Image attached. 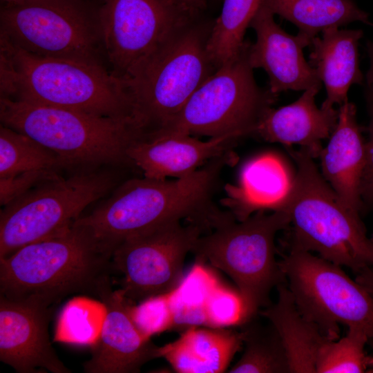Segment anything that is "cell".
<instances>
[{
	"label": "cell",
	"instance_id": "obj_1",
	"mask_svg": "<svg viewBox=\"0 0 373 373\" xmlns=\"http://www.w3.org/2000/svg\"><path fill=\"white\" fill-rule=\"evenodd\" d=\"M233 159L224 153L173 180L144 176L127 180L75 222L90 230L111 254L129 238L182 219L214 229L230 214L214 204L213 195L220 173Z\"/></svg>",
	"mask_w": 373,
	"mask_h": 373
},
{
	"label": "cell",
	"instance_id": "obj_2",
	"mask_svg": "<svg viewBox=\"0 0 373 373\" xmlns=\"http://www.w3.org/2000/svg\"><path fill=\"white\" fill-rule=\"evenodd\" d=\"M111 257L86 227L74 222L0 258V295L50 306L74 293L97 296L111 282Z\"/></svg>",
	"mask_w": 373,
	"mask_h": 373
},
{
	"label": "cell",
	"instance_id": "obj_3",
	"mask_svg": "<svg viewBox=\"0 0 373 373\" xmlns=\"http://www.w3.org/2000/svg\"><path fill=\"white\" fill-rule=\"evenodd\" d=\"M0 57L1 97L133 118L126 82L105 66L33 55L1 39Z\"/></svg>",
	"mask_w": 373,
	"mask_h": 373
},
{
	"label": "cell",
	"instance_id": "obj_4",
	"mask_svg": "<svg viewBox=\"0 0 373 373\" xmlns=\"http://www.w3.org/2000/svg\"><path fill=\"white\" fill-rule=\"evenodd\" d=\"M287 150L297 166L282 209L290 220L288 250L315 252L356 275L373 267V243L359 215L342 204L305 149Z\"/></svg>",
	"mask_w": 373,
	"mask_h": 373
},
{
	"label": "cell",
	"instance_id": "obj_5",
	"mask_svg": "<svg viewBox=\"0 0 373 373\" xmlns=\"http://www.w3.org/2000/svg\"><path fill=\"white\" fill-rule=\"evenodd\" d=\"M0 119L54 152L67 166H132L127 151L145 132L133 117L102 116L7 97L0 98Z\"/></svg>",
	"mask_w": 373,
	"mask_h": 373
},
{
	"label": "cell",
	"instance_id": "obj_6",
	"mask_svg": "<svg viewBox=\"0 0 373 373\" xmlns=\"http://www.w3.org/2000/svg\"><path fill=\"white\" fill-rule=\"evenodd\" d=\"M213 23L200 16L125 82L133 117L145 132L165 125L216 70L207 48Z\"/></svg>",
	"mask_w": 373,
	"mask_h": 373
},
{
	"label": "cell",
	"instance_id": "obj_7",
	"mask_svg": "<svg viewBox=\"0 0 373 373\" xmlns=\"http://www.w3.org/2000/svg\"><path fill=\"white\" fill-rule=\"evenodd\" d=\"M99 11V2L93 0H23L3 3L0 39L33 55L108 68Z\"/></svg>",
	"mask_w": 373,
	"mask_h": 373
},
{
	"label": "cell",
	"instance_id": "obj_8",
	"mask_svg": "<svg viewBox=\"0 0 373 373\" xmlns=\"http://www.w3.org/2000/svg\"><path fill=\"white\" fill-rule=\"evenodd\" d=\"M251 41L220 66L165 125L149 131L157 135H189L210 138L254 135L278 95L260 87L249 61Z\"/></svg>",
	"mask_w": 373,
	"mask_h": 373
},
{
	"label": "cell",
	"instance_id": "obj_9",
	"mask_svg": "<svg viewBox=\"0 0 373 373\" xmlns=\"http://www.w3.org/2000/svg\"><path fill=\"white\" fill-rule=\"evenodd\" d=\"M234 216L213 231L201 236L191 252L201 261H209L235 283L251 321L263 307L270 305L274 287L285 281L276 260L275 237L289 226L283 211H258L243 221Z\"/></svg>",
	"mask_w": 373,
	"mask_h": 373
},
{
	"label": "cell",
	"instance_id": "obj_10",
	"mask_svg": "<svg viewBox=\"0 0 373 373\" xmlns=\"http://www.w3.org/2000/svg\"><path fill=\"white\" fill-rule=\"evenodd\" d=\"M298 310L330 340L340 325L358 327L373 347V294L341 267L311 252L288 250L278 260Z\"/></svg>",
	"mask_w": 373,
	"mask_h": 373
},
{
	"label": "cell",
	"instance_id": "obj_11",
	"mask_svg": "<svg viewBox=\"0 0 373 373\" xmlns=\"http://www.w3.org/2000/svg\"><path fill=\"white\" fill-rule=\"evenodd\" d=\"M116 183L114 175L107 171L58 176L6 204L0 215V258L68 229Z\"/></svg>",
	"mask_w": 373,
	"mask_h": 373
},
{
	"label": "cell",
	"instance_id": "obj_12",
	"mask_svg": "<svg viewBox=\"0 0 373 373\" xmlns=\"http://www.w3.org/2000/svg\"><path fill=\"white\" fill-rule=\"evenodd\" d=\"M203 14L174 0H100L99 24L107 66L126 82Z\"/></svg>",
	"mask_w": 373,
	"mask_h": 373
},
{
	"label": "cell",
	"instance_id": "obj_13",
	"mask_svg": "<svg viewBox=\"0 0 373 373\" xmlns=\"http://www.w3.org/2000/svg\"><path fill=\"white\" fill-rule=\"evenodd\" d=\"M203 226L175 221L125 240L113 251V270L130 301L171 293L183 280L184 259L202 236Z\"/></svg>",
	"mask_w": 373,
	"mask_h": 373
},
{
	"label": "cell",
	"instance_id": "obj_14",
	"mask_svg": "<svg viewBox=\"0 0 373 373\" xmlns=\"http://www.w3.org/2000/svg\"><path fill=\"white\" fill-rule=\"evenodd\" d=\"M54 308L35 299L14 300L0 295V360L19 373H70L49 340Z\"/></svg>",
	"mask_w": 373,
	"mask_h": 373
},
{
	"label": "cell",
	"instance_id": "obj_15",
	"mask_svg": "<svg viewBox=\"0 0 373 373\" xmlns=\"http://www.w3.org/2000/svg\"><path fill=\"white\" fill-rule=\"evenodd\" d=\"M104 307L100 333L91 358L84 364L88 373H135L146 362L160 358L159 347L135 325L130 300L111 282L98 292Z\"/></svg>",
	"mask_w": 373,
	"mask_h": 373
},
{
	"label": "cell",
	"instance_id": "obj_16",
	"mask_svg": "<svg viewBox=\"0 0 373 373\" xmlns=\"http://www.w3.org/2000/svg\"><path fill=\"white\" fill-rule=\"evenodd\" d=\"M249 28L256 39L249 47L251 66L263 69L269 77V88L277 95L289 90H305L322 86L315 69L305 59L303 49L307 46L298 35L285 32L274 21V15L262 2Z\"/></svg>",
	"mask_w": 373,
	"mask_h": 373
},
{
	"label": "cell",
	"instance_id": "obj_17",
	"mask_svg": "<svg viewBox=\"0 0 373 373\" xmlns=\"http://www.w3.org/2000/svg\"><path fill=\"white\" fill-rule=\"evenodd\" d=\"M238 139L234 135H226L202 141L189 135H157L146 132L128 148L127 155L144 177L179 178L228 153Z\"/></svg>",
	"mask_w": 373,
	"mask_h": 373
},
{
	"label": "cell",
	"instance_id": "obj_18",
	"mask_svg": "<svg viewBox=\"0 0 373 373\" xmlns=\"http://www.w3.org/2000/svg\"><path fill=\"white\" fill-rule=\"evenodd\" d=\"M319 158L322 175L342 204L356 214L365 208L361 185L366 162V146L356 119V106L346 102Z\"/></svg>",
	"mask_w": 373,
	"mask_h": 373
},
{
	"label": "cell",
	"instance_id": "obj_19",
	"mask_svg": "<svg viewBox=\"0 0 373 373\" xmlns=\"http://www.w3.org/2000/svg\"><path fill=\"white\" fill-rule=\"evenodd\" d=\"M295 178L296 171L280 154H257L244 163L236 185L227 187L225 204L238 221L258 211H282Z\"/></svg>",
	"mask_w": 373,
	"mask_h": 373
},
{
	"label": "cell",
	"instance_id": "obj_20",
	"mask_svg": "<svg viewBox=\"0 0 373 373\" xmlns=\"http://www.w3.org/2000/svg\"><path fill=\"white\" fill-rule=\"evenodd\" d=\"M321 87H310L293 103L270 108L254 135L287 146L299 145L314 159L319 157L322 140L329 137L338 119V109L317 106L315 98Z\"/></svg>",
	"mask_w": 373,
	"mask_h": 373
},
{
	"label": "cell",
	"instance_id": "obj_21",
	"mask_svg": "<svg viewBox=\"0 0 373 373\" xmlns=\"http://www.w3.org/2000/svg\"><path fill=\"white\" fill-rule=\"evenodd\" d=\"M363 36L361 30L332 28L312 40L309 63L327 93L321 107L340 106L348 101L352 85L363 84L358 53V43Z\"/></svg>",
	"mask_w": 373,
	"mask_h": 373
},
{
	"label": "cell",
	"instance_id": "obj_22",
	"mask_svg": "<svg viewBox=\"0 0 373 373\" xmlns=\"http://www.w3.org/2000/svg\"><path fill=\"white\" fill-rule=\"evenodd\" d=\"M242 345L240 332L193 327L175 341L160 347L159 352L177 372L219 373L227 370Z\"/></svg>",
	"mask_w": 373,
	"mask_h": 373
},
{
	"label": "cell",
	"instance_id": "obj_23",
	"mask_svg": "<svg viewBox=\"0 0 373 373\" xmlns=\"http://www.w3.org/2000/svg\"><path fill=\"white\" fill-rule=\"evenodd\" d=\"M276 288V302L260 313L280 336L289 360L290 372L316 373L319 352L330 339L316 325L302 315L284 282Z\"/></svg>",
	"mask_w": 373,
	"mask_h": 373
},
{
	"label": "cell",
	"instance_id": "obj_24",
	"mask_svg": "<svg viewBox=\"0 0 373 373\" xmlns=\"http://www.w3.org/2000/svg\"><path fill=\"white\" fill-rule=\"evenodd\" d=\"M275 15L292 23L298 35L310 46L320 32L354 21L368 25L369 15L354 0H262Z\"/></svg>",
	"mask_w": 373,
	"mask_h": 373
},
{
	"label": "cell",
	"instance_id": "obj_25",
	"mask_svg": "<svg viewBox=\"0 0 373 373\" xmlns=\"http://www.w3.org/2000/svg\"><path fill=\"white\" fill-rule=\"evenodd\" d=\"M262 0H223L221 12L214 19L207 48L218 68L237 56L245 44V35Z\"/></svg>",
	"mask_w": 373,
	"mask_h": 373
},
{
	"label": "cell",
	"instance_id": "obj_26",
	"mask_svg": "<svg viewBox=\"0 0 373 373\" xmlns=\"http://www.w3.org/2000/svg\"><path fill=\"white\" fill-rule=\"evenodd\" d=\"M251 321L243 325L240 331L245 345L243 354L229 372H290L286 351L276 329L271 323L265 326Z\"/></svg>",
	"mask_w": 373,
	"mask_h": 373
},
{
	"label": "cell",
	"instance_id": "obj_27",
	"mask_svg": "<svg viewBox=\"0 0 373 373\" xmlns=\"http://www.w3.org/2000/svg\"><path fill=\"white\" fill-rule=\"evenodd\" d=\"M66 166L57 154L32 138L1 125L0 178L35 171H57Z\"/></svg>",
	"mask_w": 373,
	"mask_h": 373
},
{
	"label": "cell",
	"instance_id": "obj_28",
	"mask_svg": "<svg viewBox=\"0 0 373 373\" xmlns=\"http://www.w3.org/2000/svg\"><path fill=\"white\" fill-rule=\"evenodd\" d=\"M216 283L205 270L195 268L170 293L174 327L207 325L205 305Z\"/></svg>",
	"mask_w": 373,
	"mask_h": 373
},
{
	"label": "cell",
	"instance_id": "obj_29",
	"mask_svg": "<svg viewBox=\"0 0 373 373\" xmlns=\"http://www.w3.org/2000/svg\"><path fill=\"white\" fill-rule=\"evenodd\" d=\"M340 339L329 340L321 347L316 373L366 372L368 356L365 346L369 343L365 332L358 327H347Z\"/></svg>",
	"mask_w": 373,
	"mask_h": 373
},
{
	"label": "cell",
	"instance_id": "obj_30",
	"mask_svg": "<svg viewBox=\"0 0 373 373\" xmlns=\"http://www.w3.org/2000/svg\"><path fill=\"white\" fill-rule=\"evenodd\" d=\"M101 309L85 299L70 301L61 311L57 325L55 340L75 344H91L97 341L102 321L97 320Z\"/></svg>",
	"mask_w": 373,
	"mask_h": 373
},
{
	"label": "cell",
	"instance_id": "obj_31",
	"mask_svg": "<svg viewBox=\"0 0 373 373\" xmlns=\"http://www.w3.org/2000/svg\"><path fill=\"white\" fill-rule=\"evenodd\" d=\"M207 325L224 327L243 325L250 321L238 291L216 285L205 305Z\"/></svg>",
	"mask_w": 373,
	"mask_h": 373
},
{
	"label": "cell",
	"instance_id": "obj_32",
	"mask_svg": "<svg viewBox=\"0 0 373 373\" xmlns=\"http://www.w3.org/2000/svg\"><path fill=\"white\" fill-rule=\"evenodd\" d=\"M129 310L135 325L149 337L174 327L170 293L147 298L135 306L131 305Z\"/></svg>",
	"mask_w": 373,
	"mask_h": 373
},
{
	"label": "cell",
	"instance_id": "obj_33",
	"mask_svg": "<svg viewBox=\"0 0 373 373\" xmlns=\"http://www.w3.org/2000/svg\"><path fill=\"white\" fill-rule=\"evenodd\" d=\"M59 176L56 171H35L0 178V203L4 207L39 184Z\"/></svg>",
	"mask_w": 373,
	"mask_h": 373
},
{
	"label": "cell",
	"instance_id": "obj_34",
	"mask_svg": "<svg viewBox=\"0 0 373 373\" xmlns=\"http://www.w3.org/2000/svg\"><path fill=\"white\" fill-rule=\"evenodd\" d=\"M365 99L370 116L368 140L365 142L366 162L363 171L361 195L364 207H373V89L365 84Z\"/></svg>",
	"mask_w": 373,
	"mask_h": 373
},
{
	"label": "cell",
	"instance_id": "obj_35",
	"mask_svg": "<svg viewBox=\"0 0 373 373\" xmlns=\"http://www.w3.org/2000/svg\"><path fill=\"white\" fill-rule=\"evenodd\" d=\"M186 10L195 13L203 14L207 8L208 0H174Z\"/></svg>",
	"mask_w": 373,
	"mask_h": 373
},
{
	"label": "cell",
	"instance_id": "obj_36",
	"mask_svg": "<svg viewBox=\"0 0 373 373\" xmlns=\"http://www.w3.org/2000/svg\"><path fill=\"white\" fill-rule=\"evenodd\" d=\"M356 280L373 294V276L363 271L356 274Z\"/></svg>",
	"mask_w": 373,
	"mask_h": 373
},
{
	"label": "cell",
	"instance_id": "obj_37",
	"mask_svg": "<svg viewBox=\"0 0 373 373\" xmlns=\"http://www.w3.org/2000/svg\"><path fill=\"white\" fill-rule=\"evenodd\" d=\"M367 52L370 57V70L373 73V42L367 44Z\"/></svg>",
	"mask_w": 373,
	"mask_h": 373
},
{
	"label": "cell",
	"instance_id": "obj_38",
	"mask_svg": "<svg viewBox=\"0 0 373 373\" xmlns=\"http://www.w3.org/2000/svg\"><path fill=\"white\" fill-rule=\"evenodd\" d=\"M366 372L373 373V356H368L367 368Z\"/></svg>",
	"mask_w": 373,
	"mask_h": 373
},
{
	"label": "cell",
	"instance_id": "obj_39",
	"mask_svg": "<svg viewBox=\"0 0 373 373\" xmlns=\"http://www.w3.org/2000/svg\"><path fill=\"white\" fill-rule=\"evenodd\" d=\"M23 0H1V4L3 3H15L18 1H21Z\"/></svg>",
	"mask_w": 373,
	"mask_h": 373
},
{
	"label": "cell",
	"instance_id": "obj_40",
	"mask_svg": "<svg viewBox=\"0 0 373 373\" xmlns=\"http://www.w3.org/2000/svg\"><path fill=\"white\" fill-rule=\"evenodd\" d=\"M365 271L373 276V267L365 269Z\"/></svg>",
	"mask_w": 373,
	"mask_h": 373
},
{
	"label": "cell",
	"instance_id": "obj_41",
	"mask_svg": "<svg viewBox=\"0 0 373 373\" xmlns=\"http://www.w3.org/2000/svg\"><path fill=\"white\" fill-rule=\"evenodd\" d=\"M370 240H371L372 242L373 243V234H372V238Z\"/></svg>",
	"mask_w": 373,
	"mask_h": 373
}]
</instances>
